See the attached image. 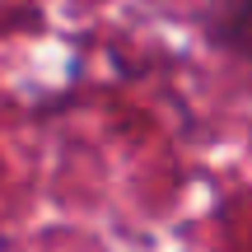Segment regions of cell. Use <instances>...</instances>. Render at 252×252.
<instances>
[{"mask_svg": "<svg viewBox=\"0 0 252 252\" xmlns=\"http://www.w3.org/2000/svg\"><path fill=\"white\" fill-rule=\"evenodd\" d=\"M196 33L220 61L243 70L252 84V0H210L196 14Z\"/></svg>", "mask_w": 252, "mask_h": 252, "instance_id": "obj_1", "label": "cell"}]
</instances>
